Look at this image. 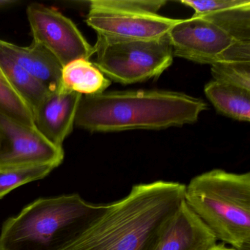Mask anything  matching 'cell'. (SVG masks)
Instances as JSON below:
<instances>
[{"label":"cell","instance_id":"2e32d148","mask_svg":"<svg viewBox=\"0 0 250 250\" xmlns=\"http://www.w3.org/2000/svg\"><path fill=\"white\" fill-rule=\"evenodd\" d=\"M0 68L13 90L31 109L36 110L49 91L0 47Z\"/></svg>","mask_w":250,"mask_h":250},{"label":"cell","instance_id":"ba28073f","mask_svg":"<svg viewBox=\"0 0 250 250\" xmlns=\"http://www.w3.org/2000/svg\"><path fill=\"white\" fill-rule=\"evenodd\" d=\"M178 20L138 11L112 9L89 2L86 23L97 35L114 40H154L167 35Z\"/></svg>","mask_w":250,"mask_h":250},{"label":"cell","instance_id":"7a4b0ae2","mask_svg":"<svg viewBox=\"0 0 250 250\" xmlns=\"http://www.w3.org/2000/svg\"><path fill=\"white\" fill-rule=\"evenodd\" d=\"M206 102L168 90L112 91L83 96L75 125L92 132L161 130L195 123Z\"/></svg>","mask_w":250,"mask_h":250},{"label":"cell","instance_id":"9a60e30c","mask_svg":"<svg viewBox=\"0 0 250 250\" xmlns=\"http://www.w3.org/2000/svg\"><path fill=\"white\" fill-rule=\"evenodd\" d=\"M204 92L218 112L237 121L250 122V91L213 80L206 84Z\"/></svg>","mask_w":250,"mask_h":250},{"label":"cell","instance_id":"8fae6325","mask_svg":"<svg viewBox=\"0 0 250 250\" xmlns=\"http://www.w3.org/2000/svg\"><path fill=\"white\" fill-rule=\"evenodd\" d=\"M218 242L184 200L155 250H209Z\"/></svg>","mask_w":250,"mask_h":250},{"label":"cell","instance_id":"3957f363","mask_svg":"<svg viewBox=\"0 0 250 250\" xmlns=\"http://www.w3.org/2000/svg\"><path fill=\"white\" fill-rule=\"evenodd\" d=\"M79 194L40 198L4 222L0 250H64L103 210Z\"/></svg>","mask_w":250,"mask_h":250},{"label":"cell","instance_id":"52a82bcc","mask_svg":"<svg viewBox=\"0 0 250 250\" xmlns=\"http://www.w3.org/2000/svg\"><path fill=\"white\" fill-rule=\"evenodd\" d=\"M62 147L48 141L36 128L0 114V169L61 165Z\"/></svg>","mask_w":250,"mask_h":250},{"label":"cell","instance_id":"e0dca14e","mask_svg":"<svg viewBox=\"0 0 250 250\" xmlns=\"http://www.w3.org/2000/svg\"><path fill=\"white\" fill-rule=\"evenodd\" d=\"M0 114L16 122L35 128L31 109L13 90L0 68Z\"/></svg>","mask_w":250,"mask_h":250},{"label":"cell","instance_id":"ffe728a7","mask_svg":"<svg viewBox=\"0 0 250 250\" xmlns=\"http://www.w3.org/2000/svg\"><path fill=\"white\" fill-rule=\"evenodd\" d=\"M99 2L112 9L138 11L149 14H158V11L167 3L165 0H99Z\"/></svg>","mask_w":250,"mask_h":250},{"label":"cell","instance_id":"44dd1931","mask_svg":"<svg viewBox=\"0 0 250 250\" xmlns=\"http://www.w3.org/2000/svg\"><path fill=\"white\" fill-rule=\"evenodd\" d=\"M209 250H239L237 249L233 248L230 246L227 245V244H223V243L218 242L217 244H215L213 247Z\"/></svg>","mask_w":250,"mask_h":250},{"label":"cell","instance_id":"5bb4252c","mask_svg":"<svg viewBox=\"0 0 250 250\" xmlns=\"http://www.w3.org/2000/svg\"><path fill=\"white\" fill-rule=\"evenodd\" d=\"M110 84V80L89 60H75L62 68V88L82 96L101 94Z\"/></svg>","mask_w":250,"mask_h":250},{"label":"cell","instance_id":"d6986e66","mask_svg":"<svg viewBox=\"0 0 250 250\" xmlns=\"http://www.w3.org/2000/svg\"><path fill=\"white\" fill-rule=\"evenodd\" d=\"M213 80L250 91V62L222 61L211 65Z\"/></svg>","mask_w":250,"mask_h":250},{"label":"cell","instance_id":"7c38bea8","mask_svg":"<svg viewBox=\"0 0 250 250\" xmlns=\"http://www.w3.org/2000/svg\"><path fill=\"white\" fill-rule=\"evenodd\" d=\"M194 16L216 24L235 40L250 42V0H184Z\"/></svg>","mask_w":250,"mask_h":250},{"label":"cell","instance_id":"7402d4cb","mask_svg":"<svg viewBox=\"0 0 250 250\" xmlns=\"http://www.w3.org/2000/svg\"><path fill=\"white\" fill-rule=\"evenodd\" d=\"M18 3L17 0H0V8H8Z\"/></svg>","mask_w":250,"mask_h":250},{"label":"cell","instance_id":"277c9868","mask_svg":"<svg viewBox=\"0 0 250 250\" xmlns=\"http://www.w3.org/2000/svg\"><path fill=\"white\" fill-rule=\"evenodd\" d=\"M184 202L219 242L250 250V172L213 169L186 185Z\"/></svg>","mask_w":250,"mask_h":250},{"label":"cell","instance_id":"ac0fdd59","mask_svg":"<svg viewBox=\"0 0 250 250\" xmlns=\"http://www.w3.org/2000/svg\"><path fill=\"white\" fill-rule=\"evenodd\" d=\"M56 165H44L17 169H0V199L17 187L47 176Z\"/></svg>","mask_w":250,"mask_h":250},{"label":"cell","instance_id":"9c48e42d","mask_svg":"<svg viewBox=\"0 0 250 250\" xmlns=\"http://www.w3.org/2000/svg\"><path fill=\"white\" fill-rule=\"evenodd\" d=\"M167 36L174 57L210 65L222 61L227 51L241 42L213 23L194 15L178 20Z\"/></svg>","mask_w":250,"mask_h":250},{"label":"cell","instance_id":"5b68a950","mask_svg":"<svg viewBox=\"0 0 250 250\" xmlns=\"http://www.w3.org/2000/svg\"><path fill=\"white\" fill-rule=\"evenodd\" d=\"M95 65L109 80L122 84L159 77L173 61L167 36L154 40H114L97 35Z\"/></svg>","mask_w":250,"mask_h":250},{"label":"cell","instance_id":"6da1fadb","mask_svg":"<svg viewBox=\"0 0 250 250\" xmlns=\"http://www.w3.org/2000/svg\"><path fill=\"white\" fill-rule=\"evenodd\" d=\"M186 185L140 183L120 200L104 204L84 233L64 250H155L184 201Z\"/></svg>","mask_w":250,"mask_h":250},{"label":"cell","instance_id":"8992f818","mask_svg":"<svg viewBox=\"0 0 250 250\" xmlns=\"http://www.w3.org/2000/svg\"><path fill=\"white\" fill-rule=\"evenodd\" d=\"M33 42L44 46L62 67L75 60H89L94 47L86 40L76 24L56 10L39 3L27 8Z\"/></svg>","mask_w":250,"mask_h":250},{"label":"cell","instance_id":"4fadbf2b","mask_svg":"<svg viewBox=\"0 0 250 250\" xmlns=\"http://www.w3.org/2000/svg\"><path fill=\"white\" fill-rule=\"evenodd\" d=\"M0 47L43 84L49 93L62 88L63 67L44 46L35 42L30 46H20L0 39Z\"/></svg>","mask_w":250,"mask_h":250},{"label":"cell","instance_id":"30bf717a","mask_svg":"<svg viewBox=\"0 0 250 250\" xmlns=\"http://www.w3.org/2000/svg\"><path fill=\"white\" fill-rule=\"evenodd\" d=\"M82 96L62 88L48 93L33 112L35 128L54 146L62 147L73 131Z\"/></svg>","mask_w":250,"mask_h":250}]
</instances>
